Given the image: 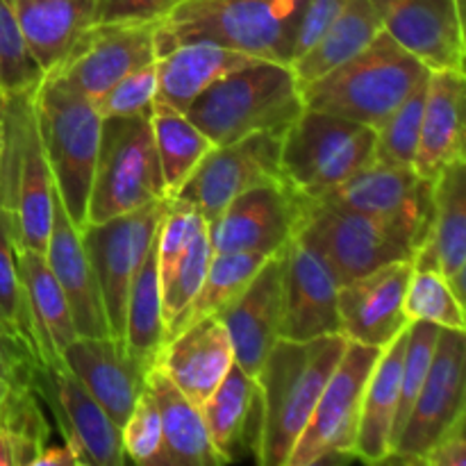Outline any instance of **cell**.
Wrapping results in <instances>:
<instances>
[{"instance_id":"obj_1","label":"cell","mask_w":466,"mask_h":466,"mask_svg":"<svg viewBox=\"0 0 466 466\" xmlns=\"http://www.w3.org/2000/svg\"><path fill=\"white\" fill-rule=\"evenodd\" d=\"M308 0H180L155 23V50L209 41L268 62L291 64Z\"/></svg>"},{"instance_id":"obj_2","label":"cell","mask_w":466,"mask_h":466,"mask_svg":"<svg viewBox=\"0 0 466 466\" xmlns=\"http://www.w3.org/2000/svg\"><path fill=\"white\" fill-rule=\"evenodd\" d=\"M346 344L344 335H323L308 341L280 339L273 346L255 376L264 408L259 464L287 466Z\"/></svg>"},{"instance_id":"obj_3","label":"cell","mask_w":466,"mask_h":466,"mask_svg":"<svg viewBox=\"0 0 466 466\" xmlns=\"http://www.w3.org/2000/svg\"><path fill=\"white\" fill-rule=\"evenodd\" d=\"M431 68L405 50L390 32L321 76L300 86L308 109L335 114L349 121L378 127L400 107Z\"/></svg>"},{"instance_id":"obj_4","label":"cell","mask_w":466,"mask_h":466,"mask_svg":"<svg viewBox=\"0 0 466 466\" xmlns=\"http://www.w3.org/2000/svg\"><path fill=\"white\" fill-rule=\"evenodd\" d=\"M303 109L289 64L255 59L208 86L185 114L214 146H223L255 132H285Z\"/></svg>"},{"instance_id":"obj_5","label":"cell","mask_w":466,"mask_h":466,"mask_svg":"<svg viewBox=\"0 0 466 466\" xmlns=\"http://www.w3.org/2000/svg\"><path fill=\"white\" fill-rule=\"evenodd\" d=\"M0 209L16 250L46 253L55 212V182L36 126L32 89L3 94Z\"/></svg>"},{"instance_id":"obj_6","label":"cell","mask_w":466,"mask_h":466,"mask_svg":"<svg viewBox=\"0 0 466 466\" xmlns=\"http://www.w3.org/2000/svg\"><path fill=\"white\" fill-rule=\"evenodd\" d=\"M32 103L55 189L73 226L85 230L103 118L89 98L50 73L32 89Z\"/></svg>"},{"instance_id":"obj_7","label":"cell","mask_w":466,"mask_h":466,"mask_svg":"<svg viewBox=\"0 0 466 466\" xmlns=\"http://www.w3.org/2000/svg\"><path fill=\"white\" fill-rule=\"evenodd\" d=\"M164 198L168 196L150 114L103 118L86 203V226L109 221Z\"/></svg>"},{"instance_id":"obj_8","label":"cell","mask_w":466,"mask_h":466,"mask_svg":"<svg viewBox=\"0 0 466 466\" xmlns=\"http://www.w3.org/2000/svg\"><path fill=\"white\" fill-rule=\"evenodd\" d=\"M373 148V127L305 107L282 132V177L299 194L319 198L371 164Z\"/></svg>"},{"instance_id":"obj_9","label":"cell","mask_w":466,"mask_h":466,"mask_svg":"<svg viewBox=\"0 0 466 466\" xmlns=\"http://www.w3.org/2000/svg\"><path fill=\"white\" fill-rule=\"evenodd\" d=\"M299 235L326 259L339 287L382 264L414 259L417 253L412 239L394 223L312 198L305 203Z\"/></svg>"},{"instance_id":"obj_10","label":"cell","mask_w":466,"mask_h":466,"mask_svg":"<svg viewBox=\"0 0 466 466\" xmlns=\"http://www.w3.org/2000/svg\"><path fill=\"white\" fill-rule=\"evenodd\" d=\"M382 349L349 341L321 399L300 432L287 466H312L335 458H353L360 412L369 376Z\"/></svg>"},{"instance_id":"obj_11","label":"cell","mask_w":466,"mask_h":466,"mask_svg":"<svg viewBox=\"0 0 466 466\" xmlns=\"http://www.w3.org/2000/svg\"><path fill=\"white\" fill-rule=\"evenodd\" d=\"M171 198L155 200L135 212L121 214L109 221L86 226L80 230L89 262L98 280L109 335L126 332V305L132 280L139 271L146 253L157 237L159 223L167 214Z\"/></svg>"},{"instance_id":"obj_12","label":"cell","mask_w":466,"mask_h":466,"mask_svg":"<svg viewBox=\"0 0 466 466\" xmlns=\"http://www.w3.org/2000/svg\"><path fill=\"white\" fill-rule=\"evenodd\" d=\"M282 132H255L230 144L214 146L189 173L173 198L191 205L212 221L232 198L259 185L282 182Z\"/></svg>"},{"instance_id":"obj_13","label":"cell","mask_w":466,"mask_h":466,"mask_svg":"<svg viewBox=\"0 0 466 466\" xmlns=\"http://www.w3.org/2000/svg\"><path fill=\"white\" fill-rule=\"evenodd\" d=\"M305 198L282 182L259 185L232 198L208 221L214 253H280L303 226Z\"/></svg>"},{"instance_id":"obj_14","label":"cell","mask_w":466,"mask_h":466,"mask_svg":"<svg viewBox=\"0 0 466 466\" xmlns=\"http://www.w3.org/2000/svg\"><path fill=\"white\" fill-rule=\"evenodd\" d=\"M155 23H94L48 73L94 103L123 76L157 59Z\"/></svg>"},{"instance_id":"obj_15","label":"cell","mask_w":466,"mask_h":466,"mask_svg":"<svg viewBox=\"0 0 466 466\" xmlns=\"http://www.w3.org/2000/svg\"><path fill=\"white\" fill-rule=\"evenodd\" d=\"M312 200L339 205L394 223L412 239L417 250L431 232L432 182L423 180L412 167L371 162L335 189Z\"/></svg>"},{"instance_id":"obj_16","label":"cell","mask_w":466,"mask_h":466,"mask_svg":"<svg viewBox=\"0 0 466 466\" xmlns=\"http://www.w3.org/2000/svg\"><path fill=\"white\" fill-rule=\"evenodd\" d=\"M466 330L440 328L431 371L412 405L408 423L390 460L405 464H421L423 455L444 435L451 423L466 414L464 394Z\"/></svg>"},{"instance_id":"obj_17","label":"cell","mask_w":466,"mask_h":466,"mask_svg":"<svg viewBox=\"0 0 466 466\" xmlns=\"http://www.w3.org/2000/svg\"><path fill=\"white\" fill-rule=\"evenodd\" d=\"M32 387L48 403L64 446L73 451L77 464L121 466L126 462L121 428L68 371L66 364L36 369Z\"/></svg>"},{"instance_id":"obj_18","label":"cell","mask_w":466,"mask_h":466,"mask_svg":"<svg viewBox=\"0 0 466 466\" xmlns=\"http://www.w3.org/2000/svg\"><path fill=\"white\" fill-rule=\"evenodd\" d=\"M337 291L339 282L326 259L296 235L282 248L280 339L308 341L323 335H341Z\"/></svg>"},{"instance_id":"obj_19","label":"cell","mask_w":466,"mask_h":466,"mask_svg":"<svg viewBox=\"0 0 466 466\" xmlns=\"http://www.w3.org/2000/svg\"><path fill=\"white\" fill-rule=\"evenodd\" d=\"M414 273L412 259H399L355 278L337 291L341 335L358 344L387 349L412 321L405 312V294Z\"/></svg>"},{"instance_id":"obj_20","label":"cell","mask_w":466,"mask_h":466,"mask_svg":"<svg viewBox=\"0 0 466 466\" xmlns=\"http://www.w3.org/2000/svg\"><path fill=\"white\" fill-rule=\"evenodd\" d=\"M382 30L431 71H464V0H371Z\"/></svg>"},{"instance_id":"obj_21","label":"cell","mask_w":466,"mask_h":466,"mask_svg":"<svg viewBox=\"0 0 466 466\" xmlns=\"http://www.w3.org/2000/svg\"><path fill=\"white\" fill-rule=\"evenodd\" d=\"M68 371L86 387L118 428L135 410L155 364L137 358L123 337H76L62 350Z\"/></svg>"},{"instance_id":"obj_22","label":"cell","mask_w":466,"mask_h":466,"mask_svg":"<svg viewBox=\"0 0 466 466\" xmlns=\"http://www.w3.org/2000/svg\"><path fill=\"white\" fill-rule=\"evenodd\" d=\"M214 317L221 319L230 335L235 362L248 376H258L267 355L280 341L282 250L271 255L248 287Z\"/></svg>"},{"instance_id":"obj_23","label":"cell","mask_w":466,"mask_h":466,"mask_svg":"<svg viewBox=\"0 0 466 466\" xmlns=\"http://www.w3.org/2000/svg\"><path fill=\"white\" fill-rule=\"evenodd\" d=\"M155 362L191 403L203 408L235 364V350L221 319L205 317L164 341Z\"/></svg>"},{"instance_id":"obj_24","label":"cell","mask_w":466,"mask_h":466,"mask_svg":"<svg viewBox=\"0 0 466 466\" xmlns=\"http://www.w3.org/2000/svg\"><path fill=\"white\" fill-rule=\"evenodd\" d=\"M466 77L464 71L428 73L421 135L412 168L435 182L441 171L466 162Z\"/></svg>"},{"instance_id":"obj_25","label":"cell","mask_w":466,"mask_h":466,"mask_svg":"<svg viewBox=\"0 0 466 466\" xmlns=\"http://www.w3.org/2000/svg\"><path fill=\"white\" fill-rule=\"evenodd\" d=\"M44 258L66 296L77 337H107L109 326L94 267L82 244L80 230L68 218L57 189H55L53 228H50Z\"/></svg>"},{"instance_id":"obj_26","label":"cell","mask_w":466,"mask_h":466,"mask_svg":"<svg viewBox=\"0 0 466 466\" xmlns=\"http://www.w3.org/2000/svg\"><path fill=\"white\" fill-rule=\"evenodd\" d=\"M414 268H435L458 299L466 285V162H458L432 182V221L428 239L414 255Z\"/></svg>"},{"instance_id":"obj_27","label":"cell","mask_w":466,"mask_h":466,"mask_svg":"<svg viewBox=\"0 0 466 466\" xmlns=\"http://www.w3.org/2000/svg\"><path fill=\"white\" fill-rule=\"evenodd\" d=\"M200 410L209 440L223 462L228 464L246 458L248 451L258 460L264 417L258 378L248 376L235 362Z\"/></svg>"},{"instance_id":"obj_28","label":"cell","mask_w":466,"mask_h":466,"mask_svg":"<svg viewBox=\"0 0 466 466\" xmlns=\"http://www.w3.org/2000/svg\"><path fill=\"white\" fill-rule=\"evenodd\" d=\"M255 59L258 57L237 53L226 46L209 44V41L180 44L155 59L157 96H162L168 105L180 112H187V107L208 86Z\"/></svg>"},{"instance_id":"obj_29","label":"cell","mask_w":466,"mask_h":466,"mask_svg":"<svg viewBox=\"0 0 466 466\" xmlns=\"http://www.w3.org/2000/svg\"><path fill=\"white\" fill-rule=\"evenodd\" d=\"M405 341H408V330L400 332L387 349H382L380 358L369 376L353 451V458L362 460V462H390L391 428H394L396 408H399Z\"/></svg>"},{"instance_id":"obj_30","label":"cell","mask_w":466,"mask_h":466,"mask_svg":"<svg viewBox=\"0 0 466 466\" xmlns=\"http://www.w3.org/2000/svg\"><path fill=\"white\" fill-rule=\"evenodd\" d=\"M12 7L32 57L48 73L94 25L98 0H12Z\"/></svg>"},{"instance_id":"obj_31","label":"cell","mask_w":466,"mask_h":466,"mask_svg":"<svg viewBox=\"0 0 466 466\" xmlns=\"http://www.w3.org/2000/svg\"><path fill=\"white\" fill-rule=\"evenodd\" d=\"M16 262L44 367H64L62 350L77 337L66 296L55 280L44 253L16 250Z\"/></svg>"},{"instance_id":"obj_32","label":"cell","mask_w":466,"mask_h":466,"mask_svg":"<svg viewBox=\"0 0 466 466\" xmlns=\"http://www.w3.org/2000/svg\"><path fill=\"white\" fill-rule=\"evenodd\" d=\"M150 394L157 403L162 419L164 449H167L168 466H218L226 464L209 440L205 426L203 410L191 403L171 378L157 367L148 371L146 378Z\"/></svg>"},{"instance_id":"obj_33","label":"cell","mask_w":466,"mask_h":466,"mask_svg":"<svg viewBox=\"0 0 466 466\" xmlns=\"http://www.w3.org/2000/svg\"><path fill=\"white\" fill-rule=\"evenodd\" d=\"M380 30L382 21L371 0H349L332 25L319 36L317 44L309 46L299 59L289 64L299 85H309L344 64L346 59L367 48Z\"/></svg>"},{"instance_id":"obj_34","label":"cell","mask_w":466,"mask_h":466,"mask_svg":"<svg viewBox=\"0 0 466 466\" xmlns=\"http://www.w3.org/2000/svg\"><path fill=\"white\" fill-rule=\"evenodd\" d=\"M150 127L162 164L167 196L173 198L214 144L187 118L185 112L168 105L162 96H155L150 105Z\"/></svg>"},{"instance_id":"obj_35","label":"cell","mask_w":466,"mask_h":466,"mask_svg":"<svg viewBox=\"0 0 466 466\" xmlns=\"http://www.w3.org/2000/svg\"><path fill=\"white\" fill-rule=\"evenodd\" d=\"M267 259V255L259 253H214L200 289L196 291L191 303L168 321L167 341L191 323L214 317L228 308L248 287Z\"/></svg>"},{"instance_id":"obj_36","label":"cell","mask_w":466,"mask_h":466,"mask_svg":"<svg viewBox=\"0 0 466 466\" xmlns=\"http://www.w3.org/2000/svg\"><path fill=\"white\" fill-rule=\"evenodd\" d=\"M127 349L137 358L155 364L159 349L167 341V321L162 308V282L157 268V237L146 253L126 305V332H123Z\"/></svg>"},{"instance_id":"obj_37","label":"cell","mask_w":466,"mask_h":466,"mask_svg":"<svg viewBox=\"0 0 466 466\" xmlns=\"http://www.w3.org/2000/svg\"><path fill=\"white\" fill-rule=\"evenodd\" d=\"M0 337L30 364L32 371L44 367L30 308H27V296L18 273L16 246L12 241L3 209H0Z\"/></svg>"},{"instance_id":"obj_38","label":"cell","mask_w":466,"mask_h":466,"mask_svg":"<svg viewBox=\"0 0 466 466\" xmlns=\"http://www.w3.org/2000/svg\"><path fill=\"white\" fill-rule=\"evenodd\" d=\"M410 321H428L449 330H466L464 300L455 296L446 278L435 268H414L405 294Z\"/></svg>"},{"instance_id":"obj_39","label":"cell","mask_w":466,"mask_h":466,"mask_svg":"<svg viewBox=\"0 0 466 466\" xmlns=\"http://www.w3.org/2000/svg\"><path fill=\"white\" fill-rule=\"evenodd\" d=\"M428 76L414 86L412 94L400 103V107L376 130L373 162L412 167L417 155L419 135H421L423 100H426Z\"/></svg>"},{"instance_id":"obj_40","label":"cell","mask_w":466,"mask_h":466,"mask_svg":"<svg viewBox=\"0 0 466 466\" xmlns=\"http://www.w3.org/2000/svg\"><path fill=\"white\" fill-rule=\"evenodd\" d=\"M440 326L428 321H412L408 328V341H405L403 367H400V387H399V408H396L394 428H391V451L399 441L403 426L408 423L412 405L426 382L431 371L432 355H435Z\"/></svg>"},{"instance_id":"obj_41","label":"cell","mask_w":466,"mask_h":466,"mask_svg":"<svg viewBox=\"0 0 466 466\" xmlns=\"http://www.w3.org/2000/svg\"><path fill=\"white\" fill-rule=\"evenodd\" d=\"M44 76L27 48L12 0H0V94L12 96L35 89Z\"/></svg>"},{"instance_id":"obj_42","label":"cell","mask_w":466,"mask_h":466,"mask_svg":"<svg viewBox=\"0 0 466 466\" xmlns=\"http://www.w3.org/2000/svg\"><path fill=\"white\" fill-rule=\"evenodd\" d=\"M212 255L214 250L212 244H209L208 226H205L203 230L191 239L189 248H187L185 255L177 259L176 267L159 280L162 282V308L167 326L176 314H180L182 309L191 303L196 291L200 289L209 262H212Z\"/></svg>"},{"instance_id":"obj_43","label":"cell","mask_w":466,"mask_h":466,"mask_svg":"<svg viewBox=\"0 0 466 466\" xmlns=\"http://www.w3.org/2000/svg\"><path fill=\"white\" fill-rule=\"evenodd\" d=\"M123 449L126 458L144 466H168L167 449H164L162 419H159L157 403L150 394L148 385L141 391L135 410L121 428Z\"/></svg>"},{"instance_id":"obj_44","label":"cell","mask_w":466,"mask_h":466,"mask_svg":"<svg viewBox=\"0 0 466 466\" xmlns=\"http://www.w3.org/2000/svg\"><path fill=\"white\" fill-rule=\"evenodd\" d=\"M155 96H157V66L150 62L123 76L116 85L100 94L94 100V107L100 118L150 114Z\"/></svg>"},{"instance_id":"obj_45","label":"cell","mask_w":466,"mask_h":466,"mask_svg":"<svg viewBox=\"0 0 466 466\" xmlns=\"http://www.w3.org/2000/svg\"><path fill=\"white\" fill-rule=\"evenodd\" d=\"M180 0H98L96 23H155Z\"/></svg>"},{"instance_id":"obj_46","label":"cell","mask_w":466,"mask_h":466,"mask_svg":"<svg viewBox=\"0 0 466 466\" xmlns=\"http://www.w3.org/2000/svg\"><path fill=\"white\" fill-rule=\"evenodd\" d=\"M346 3H349V0H308L303 18H300L299 35H296L294 59H299L309 46L317 44L319 36L332 25V21L339 16L341 9L346 7ZM294 59H291V62H294Z\"/></svg>"},{"instance_id":"obj_47","label":"cell","mask_w":466,"mask_h":466,"mask_svg":"<svg viewBox=\"0 0 466 466\" xmlns=\"http://www.w3.org/2000/svg\"><path fill=\"white\" fill-rule=\"evenodd\" d=\"M466 414L455 419L449 431L431 446L421 464L428 466H466Z\"/></svg>"},{"instance_id":"obj_48","label":"cell","mask_w":466,"mask_h":466,"mask_svg":"<svg viewBox=\"0 0 466 466\" xmlns=\"http://www.w3.org/2000/svg\"><path fill=\"white\" fill-rule=\"evenodd\" d=\"M32 376L30 364L0 337V378L12 385H32Z\"/></svg>"},{"instance_id":"obj_49","label":"cell","mask_w":466,"mask_h":466,"mask_svg":"<svg viewBox=\"0 0 466 466\" xmlns=\"http://www.w3.org/2000/svg\"><path fill=\"white\" fill-rule=\"evenodd\" d=\"M76 464H77V458L73 455L71 449H66V446H50V449H44L35 462V466H76Z\"/></svg>"},{"instance_id":"obj_50","label":"cell","mask_w":466,"mask_h":466,"mask_svg":"<svg viewBox=\"0 0 466 466\" xmlns=\"http://www.w3.org/2000/svg\"><path fill=\"white\" fill-rule=\"evenodd\" d=\"M3 141H5V135H3V94H0V173H3Z\"/></svg>"},{"instance_id":"obj_51","label":"cell","mask_w":466,"mask_h":466,"mask_svg":"<svg viewBox=\"0 0 466 466\" xmlns=\"http://www.w3.org/2000/svg\"><path fill=\"white\" fill-rule=\"evenodd\" d=\"M9 385H12V382H7V380H3V378H0V410H3L5 396H7V391H9Z\"/></svg>"}]
</instances>
